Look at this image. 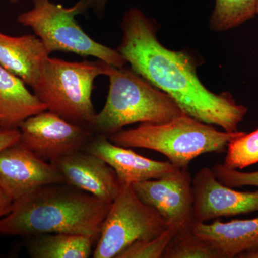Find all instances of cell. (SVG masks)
<instances>
[{
	"instance_id": "8992f818",
	"label": "cell",
	"mask_w": 258,
	"mask_h": 258,
	"mask_svg": "<svg viewBox=\"0 0 258 258\" xmlns=\"http://www.w3.org/2000/svg\"><path fill=\"white\" fill-rule=\"evenodd\" d=\"M32 2V9L19 15L17 21L32 29L49 55L60 51L95 57L116 68L127 64L116 49L93 40L78 24L76 16L88 11L83 0L71 8L55 4L50 0Z\"/></svg>"
},
{
	"instance_id": "7c38bea8",
	"label": "cell",
	"mask_w": 258,
	"mask_h": 258,
	"mask_svg": "<svg viewBox=\"0 0 258 258\" xmlns=\"http://www.w3.org/2000/svg\"><path fill=\"white\" fill-rule=\"evenodd\" d=\"M51 163L60 171L66 183L106 203H113L121 189L114 169L86 151L75 152Z\"/></svg>"
},
{
	"instance_id": "5b68a950",
	"label": "cell",
	"mask_w": 258,
	"mask_h": 258,
	"mask_svg": "<svg viewBox=\"0 0 258 258\" xmlns=\"http://www.w3.org/2000/svg\"><path fill=\"white\" fill-rule=\"evenodd\" d=\"M108 66L98 59L70 62L49 56L32 88L47 111L89 128L96 114L92 101L94 81L106 76Z\"/></svg>"
},
{
	"instance_id": "484cf974",
	"label": "cell",
	"mask_w": 258,
	"mask_h": 258,
	"mask_svg": "<svg viewBox=\"0 0 258 258\" xmlns=\"http://www.w3.org/2000/svg\"><path fill=\"white\" fill-rule=\"evenodd\" d=\"M240 258H258V249L254 252L241 254Z\"/></svg>"
},
{
	"instance_id": "e0dca14e",
	"label": "cell",
	"mask_w": 258,
	"mask_h": 258,
	"mask_svg": "<svg viewBox=\"0 0 258 258\" xmlns=\"http://www.w3.org/2000/svg\"><path fill=\"white\" fill-rule=\"evenodd\" d=\"M28 252L33 258H88L93 254L95 241L88 236L49 233L32 236Z\"/></svg>"
},
{
	"instance_id": "f1b7e54d",
	"label": "cell",
	"mask_w": 258,
	"mask_h": 258,
	"mask_svg": "<svg viewBox=\"0 0 258 258\" xmlns=\"http://www.w3.org/2000/svg\"><path fill=\"white\" fill-rule=\"evenodd\" d=\"M0 126H1V125H0Z\"/></svg>"
},
{
	"instance_id": "603a6c76",
	"label": "cell",
	"mask_w": 258,
	"mask_h": 258,
	"mask_svg": "<svg viewBox=\"0 0 258 258\" xmlns=\"http://www.w3.org/2000/svg\"><path fill=\"white\" fill-rule=\"evenodd\" d=\"M20 139L21 132L19 128L0 126V151L18 143Z\"/></svg>"
},
{
	"instance_id": "9c48e42d",
	"label": "cell",
	"mask_w": 258,
	"mask_h": 258,
	"mask_svg": "<svg viewBox=\"0 0 258 258\" xmlns=\"http://www.w3.org/2000/svg\"><path fill=\"white\" fill-rule=\"evenodd\" d=\"M143 203L155 209L169 226L190 227L194 222L192 177L189 169H176L160 179L132 184Z\"/></svg>"
},
{
	"instance_id": "44dd1931",
	"label": "cell",
	"mask_w": 258,
	"mask_h": 258,
	"mask_svg": "<svg viewBox=\"0 0 258 258\" xmlns=\"http://www.w3.org/2000/svg\"><path fill=\"white\" fill-rule=\"evenodd\" d=\"M179 228L170 226L160 235L139 240L125 247L115 258H162L164 251Z\"/></svg>"
},
{
	"instance_id": "ffe728a7",
	"label": "cell",
	"mask_w": 258,
	"mask_h": 258,
	"mask_svg": "<svg viewBox=\"0 0 258 258\" xmlns=\"http://www.w3.org/2000/svg\"><path fill=\"white\" fill-rule=\"evenodd\" d=\"M224 165L233 169H243L258 163V128L244 132L232 139L227 147Z\"/></svg>"
},
{
	"instance_id": "4fadbf2b",
	"label": "cell",
	"mask_w": 258,
	"mask_h": 258,
	"mask_svg": "<svg viewBox=\"0 0 258 258\" xmlns=\"http://www.w3.org/2000/svg\"><path fill=\"white\" fill-rule=\"evenodd\" d=\"M84 151L103 159L114 169L121 184H133L160 179L178 169L170 161L153 160L139 155L128 148L113 144L108 137L97 134Z\"/></svg>"
},
{
	"instance_id": "5bb4252c",
	"label": "cell",
	"mask_w": 258,
	"mask_h": 258,
	"mask_svg": "<svg viewBox=\"0 0 258 258\" xmlns=\"http://www.w3.org/2000/svg\"><path fill=\"white\" fill-rule=\"evenodd\" d=\"M190 228L210 242L220 258L239 257L258 249V217L228 222L217 220L211 224L195 222Z\"/></svg>"
},
{
	"instance_id": "ba28073f",
	"label": "cell",
	"mask_w": 258,
	"mask_h": 258,
	"mask_svg": "<svg viewBox=\"0 0 258 258\" xmlns=\"http://www.w3.org/2000/svg\"><path fill=\"white\" fill-rule=\"evenodd\" d=\"M19 129L20 142L50 162L84 150L93 134L88 127L71 123L47 110L24 120Z\"/></svg>"
},
{
	"instance_id": "d4e9b609",
	"label": "cell",
	"mask_w": 258,
	"mask_h": 258,
	"mask_svg": "<svg viewBox=\"0 0 258 258\" xmlns=\"http://www.w3.org/2000/svg\"><path fill=\"white\" fill-rule=\"evenodd\" d=\"M87 10L92 9L98 16H102L104 13L108 0H83Z\"/></svg>"
},
{
	"instance_id": "83f0119b",
	"label": "cell",
	"mask_w": 258,
	"mask_h": 258,
	"mask_svg": "<svg viewBox=\"0 0 258 258\" xmlns=\"http://www.w3.org/2000/svg\"><path fill=\"white\" fill-rule=\"evenodd\" d=\"M257 14L258 15V4H257Z\"/></svg>"
},
{
	"instance_id": "277c9868",
	"label": "cell",
	"mask_w": 258,
	"mask_h": 258,
	"mask_svg": "<svg viewBox=\"0 0 258 258\" xmlns=\"http://www.w3.org/2000/svg\"><path fill=\"white\" fill-rule=\"evenodd\" d=\"M243 133L217 130L183 114L161 124L141 123L137 128L122 129L108 138L120 147L155 151L176 167L189 169L190 163L203 154L226 152L229 142Z\"/></svg>"
},
{
	"instance_id": "9a60e30c",
	"label": "cell",
	"mask_w": 258,
	"mask_h": 258,
	"mask_svg": "<svg viewBox=\"0 0 258 258\" xmlns=\"http://www.w3.org/2000/svg\"><path fill=\"white\" fill-rule=\"evenodd\" d=\"M50 55L35 35L14 37L0 32V66L32 87Z\"/></svg>"
},
{
	"instance_id": "7a4b0ae2",
	"label": "cell",
	"mask_w": 258,
	"mask_h": 258,
	"mask_svg": "<svg viewBox=\"0 0 258 258\" xmlns=\"http://www.w3.org/2000/svg\"><path fill=\"white\" fill-rule=\"evenodd\" d=\"M111 205L67 183L44 185L13 202L0 235L77 234L96 242Z\"/></svg>"
},
{
	"instance_id": "8fae6325",
	"label": "cell",
	"mask_w": 258,
	"mask_h": 258,
	"mask_svg": "<svg viewBox=\"0 0 258 258\" xmlns=\"http://www.w3.org/2000/svg\"><path fill=\"white\" fill-rule=\"evenodd\" d=\"M66 183L52 163L21 142L0 151V186L13 202L44 185Z\"/></svg>"
},
{
	"instance_id": "6da1fadb",
	"label": "cell",
	"mask_w": 258,
	"mask_h": 258,
	"mask_svg": "<svg viewBox=\"0 0 258 258\" xmlns=\"http://www.w3.org/2000/svg\"><path fill=\"white\" fill-rule=\"evenodd\" d=\"M120 28L123 37L116 50L131 69L169 95L184 114L227 132H238L247 108L237 104L230 93L209 91L199 79L195 59L162 45L155 23L142 10H128Z\"/></svg>"
},
{
	"instance_id": "3957f363",
	"label": "cell",
	"mask_w": 258,
	"mask_h": 258,
	"mask_svg": "<svg viewBox=\"0 0 258 258\" xmlns=\"http://www.w3.org/2000/svg\"><path fill=\"white\" fill-rule=\"evenodd\" d=\"M109 90L103 109L96 113L89 128L109 137L134 123L161 124L184 114L172 98L133 70L109 64Z\"/></svg>"
},
{
	"instance_id": "7402d4cb",
	"label": "cell",
	"mask_w": 258,
	"mask_h": 258,
	"mask_svg": "<svg viewBox=\"0 0 258 258\" xmlns=\"http://www.w3.org/2000/svg\"><path fill=\"white\" fill-rule=\"evenodd\" d=\"M212 169L217 179L222 184L229 187L258 186V171L254 172H242L237 169L227 168L223 164H215Z\"/></svg>"
},
{
	"instance_id": "52a82bcc",
	"label": "cell",
	"mask_w": 258,
	"mask_h": 258,
	"mask_svg": "<svg viewBox=\"0 0 258 258\" xmlns=\"http://www.w3.org/2000/svg\"><path fill=\"white\" fill-rule=\"evenodd\" d=\"M169 227L155 209L140 200L132 184H122L103 222L93 257L115 258L130 244L157 237Z\"/></svg>"
},
{
	"instance_id": "d6986e66",
	"label": "cell",
	"mask_w": 258,
	"mask_h": 258,
	"mask_svg": "<svg viewBox=\"0 0 258 258\" xmlns=\"http://www.w3.org/2000/svg\"><path fill=\"white\" fill-rule=\"evenodd\" d=\"M162 258H220V256L210 242L194 233L190 227H184L176 232Z\"/></svg>"
},
{
	"instance_id": "4316f807",
	"label": "cell",
	"mask_w": 258,
	"mask_h": 258,
	"mask_svg": "<svg viewBox=\"0 0 258 258\" xmlns=\"http://www.w3.org/2000/svg\"><path fill=\"white\" fill-rule=\"evenodd\" d=\"M20 1V0H9L10 3H12V4H17Z\"/></svg>"
},
{
	"instance_id": "ac0fdd59",
	"label": "cell",
	"mask_w": 258,
	"mask_h": 258,
	"mask_svg": "<svg viewBox=\"0 0 258 258\" xmlns=\"http://www.w3.org/2000/svg\"><path fill=\"white\" fill-rule=\"evenodd\" d=\"M258 0H216L210 20L213 31L230 30L257 15Z\"/></svg>"
},
{
	"instance_id": "30bf717a",
	"label": "cell",
	"mask_w": 258,
	"mask_h": 258,
	"mask_svg": "<svg viewBox=\"0 0 258 258\" xmlns=\"http://www.w3.org/2000/svg\"><path fill=\"white\" fill-rule=\"evenodd\" d=\"M192 187L193 223L258 212V191H239L225 186L210 168L197 172Z\"/></svg>"
},
{
	"instance_id": "cb8c5ba5",
	"label": "cell",
	"mask_w": 258,
	"mask_h": 258,
	"mask_svg": "<svg viewBox=\"0 0 258 258\" xmlns=\"http://www.w3.org/2000/svg\"><path fill=\"white\" fill-rule=\"evenodd\" d=\"M13 200L7 195L0 186V219L9 213L13 206Z\"/></svg>"
},
{
	"instance_id": "2e32d148",
	"label": "cell",
	"mask_w": 258,
	"mask_h": 258,
	"mask_svg": "<svg viewBox=\"0 0 258 258\" xmlns=\"http://www.w3.org/2000/svg\"><path fill=\"white\" fill-rule=\"evenodd\" d=\"M45 111V105L23 80L0 66V125L19 128L24 120Z\"/></svg>"
}]
</instances>
